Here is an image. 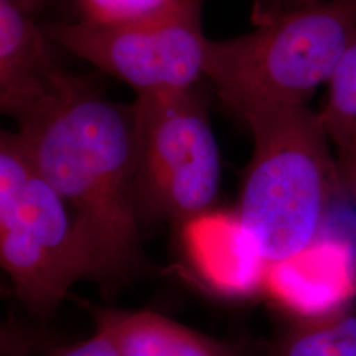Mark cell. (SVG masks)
Wrapping results in <instances>:
<instances>
[{
    "label": "cell",
    "instance_id": "obj_12",
    "mask_svg": "<svg viewBox=\"0 0 356 356\" xmlns=\"http://www.w3.org/2000/svg\"><path fill=\"white\" fill-rule=\"evenodd\" d=\"M57 356H122L111 337L106 331L97 329L95 334Z\"/></svg>",
    "mask_w": 356,
    "mask_h": 356
},
{
    "label": "cell",
    "instance_id": "obj_14",
    "mask_svg": "<svg viewBox=\"0 0 356 356\" xmlns=\"http://www.w3.org/2000/svg\"><path fill=\"white\" fill-rule=\"evenodd\" d=\"M20 3L26 7L29 13H36L44 7L47 0H20Z\"/></svg>",
    "mask_w": 356,
    "mask_h": 356
},
{
    "label": "cell",
    "instance_id": "obj_6",
    "mask_svg": "<svg viewBox=\"0 0 356 356\" xmlns=\"http://www.w3.org/2000/svg\"><path fill=\"white\" fill-rule=\"evenodd\" d=\"M204 3L178 0L169 11L129 26L79 20L41 28L51 41L124 81L138 97L164 95L195 88L204 76Z\"/></svg>",
    "mask_w": 356,
    "mask_h": 356
},
{
    "label": "cell",
    "instance_id": "obj_7",
    "mask_svg": "<svg viewBox=\"0 0 356 356\" xmlns=\"http://www.w3.org/2000/svg\"><path fill=\"white\" fill-rule=\"evenodd\" d=\"M48 40L20 0H0V107L13 119L65 73L54 63Z\"/></svg>",
    "mask_w": 356,
    "mask_h": 356
},
{
    "label": "cell",
    "instance_id": "obj_10",
    "mask_svg": "<svg viewBox=\"0 0 356 356\" xmlns=\"http://www.w3.org/2000/svg\"><path fill=\"white\" fill-rule=\"evenodd\" d=\"M326 83L318 116L331 143L342 149L356 144V26Z\"/></svg>",
    "mask_w": 356,
    "mask_h": 356
},
{
    "label": "cell",
    "instance_id": "obj_5",
    "mask_svg": "<svg viewBox=\"0 0 356 356\" xmlns=\"http://www.w3.org/2000/svg\"><path fill=\"white\" fill-rule=\"evenodd\" d=\"M135 202L143 222L185 226L216 207L220 154L204 97L191 88L138 97Z\"/></svg>",
    "mask_w": 356,
    "mask_h": 356
},
{
    "label": "cell",
    "instance_id": "obj_9",
    "mask_svg": "<svg viewBox=\"0 0 356 356\" xmlns=\"http://www.w3.org/2000/svg\"><path fill=\"white\" fill-rule=\"evenodd\" d=\"M263 356H356V310L298 317L264 343Z\"/></svg>",
    "mask_w": 356,
    "mask_h": 356
},
{
    "label": "cell",
    "instance_id": "obj_3",
    "mask_svg": "<svg viewBox=\"0 0 356 356\" xmlns=\"http://www.w3.org/2000/svg\"><path fill=\"white\" fill-rule=\"evenodd\" d=\"M254 28L207 40L204 76L242 122L256 108L306 104L327 82L356 26V0H259Z\"/></svg>",
    "mask_w": 356,
    "mask_h": 356
},
{
    "label": "cell",
    "instance_id": "obj_11",
    "mask_svg": "<svg viewBox=\"0 0 356 356\" xmlns=\"http://www.w3.org/2000/svg\"><path fill=\"white\" fill-rule=\"evenodd\" d=\"M82 20L95 26H123L169 11L178 0H76Z\"/></svg>",
    "mask_w": 356,
    "mask_h": 356
},
{
    "label": "cell",
    "instance_id": "obj_13",
    "mask_svg": "<svg viewBox=\"0 0 356 356\" xmlns=\"http://www.w3.org/2000/svg\"><path fill=\"white\" fill-rule=\"evenodd\" d=\"M342 189L356 202V144L337 149Z\"/></svg>",
    "mask_w": 356,
    "mask_h": 356
},
{
    "label": "cell",
    "instance_id": "obj_4",
    "mask_svg": "<svg viewBox=\"0 0 356 356\" xmlns=\"http://www.w3.org/2000/svg\"><path fill=\"white\" fill-rule=\"evenodd\" d=\"M0 261L19 300L49 313L89 264L67 204L33 164L16 132L0 135Z\"/></svg>",
    "mask_w": 356,
    "mask_h": 356
},
{
    "label": "cell",
    "instance_id": "obj_8",
    "mask_svg": "<svg viewBox=\"0 0 356 356\" xmlns=\"http://www.w3.org/2000/svg\"><path fill=\"white\" fill-rule=\"evenodd\" d=\"M122 356H263L264 343L227 342L149 310H94Z\"/></svg>",
    "mask_w": 356,
    "mask_h": 356
},
{
    "label": "cell",
    "instance_id": "obj_2",
    "mask_svg": "<svg viewBox=\"0 0 356 356\" xmlns=\"http://www.w3.org/2000/svg\"><path fill=\"white\" fill-rule=\"evenodd\" d=\"M242 123L254 152L236 223L268 270L298 263L317 247L331 204L343 191L330 139L306 104L256 108Z\"/></svg>",
    "mask_w": 356,
    "mask_h": 356
},
{
    "label": "cell",
    "instance_id": "obj_1",
    "mask_svg": "<svg viewBox=\"0 0 356 356\" xmlns=\"http://www.w3.org/2000/svg\"><path fill=\"white\" fill-rule=\"evenodd\" d=\"M16 120L33 164L74 218L90 280L108 291L132 280L144 266L134 103L110 101L65 72Z\"/></svg>",
    "mask_w": 356,
    "mask_h": 356
}]
</instances>
